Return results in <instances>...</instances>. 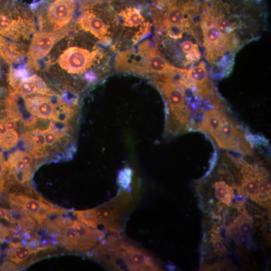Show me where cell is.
Wrapping results in <instances>:
<instances>
[{"instance_id": "9c48e42d", "label": "cell", "mask_w": 271, "mask_h": 271, "mask_svg": "<svg viewBox=\"0 0 271 271\" xmlns=\"http://www.w3.org/2000/svg\"><path fill=\"white\" fill-rule=\"evenodd\" d=\"M186 78L192 87L194 94L202 100H209L211 104L217 101L219 98L210 82L208 72L203 61L191 67L186 71Z\"/></svg>"}, {"instance_id": "9a60e30c", "label": "cell", "mask_w": 271, "mask_h": 271, "mask_svg": "<svg viewBox=\"0 0 271 271\" xmlns=\"http://www.w3.org/2000/svg\"><path fill=\"white\" fill-rule=\"evenodd\" d=\"M146 57L137 53L132 49L117 54L115 59V70L143 75L144 61Z\"/></svg>"}, {"instance_id": "8992f818", "label": "cell", "mask_w": 271, "mask_h": 271, "mask_svg": "<svg viewBox=\"0 0 271 271\" xmlns=\"http://www.w3.org/2000/svg\"><path fill=\"white\" fill-rule=\"evenodd\" d=\"M76 7L74 0H51L41 15H38L40 29L56 32L66 26Z\"/></svg>"}, {"instance_id": "603a6c76", "label": "cell", "mask_w": 271, "mask_h": 271, "mask_svg": "<svg viewBox=\"0 0 271 271\" xmlns=\"http://www.w3.org/2000/svg\"><path fill=\"white\" fill-rule=\"evenodd\" d=\"M119 16L123 21V25L125 26L137 27L144 21L140 11L136 8H127L122 11Z\"/></svg>"}, {"instance_id": "8fae6325", "label": "cell", "mask_w": 271, "mask_h": 271, "mask_svg": "<svg viewBox=\"0 0 271 271\" xmlns=\"http://www.w3.org/2000/svg\"><path fill=\"white\" fill-rule=\"evenodd\" d=\"M25 107L32 115L42 119H52L56 121L59 113L61 103V97L58 94L45 95H24Z\"/></svg>"}, {"instance_id": "30bf717a", "label": "cell", "mask_w": 271, "mask_h": 271, "mask_svg": "<svg viewBox=\"0 0 271 271\" xmlns=\"http://www.w3.org/2000/svg\"><path fill=\"white\" fill-rule=\"evenodd\" d=\"M96 54V51L90 52L82 48L71 47L59 56L58 63L69 73L81 74L93 65Z\"/></svg>"}, {"instance_id": "4dcf8cb0", "label": "cell", "mask_w": 271, "mask_h": 271, "mask_svg": "<svg viewBox=\"0 0 271 271\" xmlns=\"http://www.w3.org/2000/svg\"><path fill=\"white\" fill-rule=\"evenodd\" d=\"M10 214L11 210L0 207V218L5 219L8 221L10 222Z\"/></svg>"}, {"instance_id": "ffe728a7", "label": "cell", "mask_w": 271, "mask_h": 271, "mask_svg": "<svg viewBox=\"0 0 271 271\" xmlns=\"http://www.w3.org/2000/svg\"><path fill=\"white\" fill-rule=\"evenodd\" d=\"M25 54L21 46L0 35V57L6 62L13 64L21 61Z\"/></svg>"}, {"instance_id": "83f0119b", "label": "cell", "mask_w": 271, "mask_h": 271, "mask_svg": "<svg viewBox=\"0 0 271 271\" xmlns=\"http://www.w3.org/2000/svg\"><path fill=\"white\" fill-rule=\"evenodd\" d=\"M151 42L149 40H146L142 42L139 46V54L144 57H146L149 52Z\"/></svg>"}, {"instance_id": "d6986e66", "label": "cell", "mask_w": 271, "mask_h": 271, "mask_svg": "<svg viewBox=\"0 0 271 271\" xmlns=\"http://www.w3.org/2000/svg\"><path fill=\"white\" fill-rule=\"evenodd\" d=\"M7 250L6 257L22 267L30 263L35 253L38 251L28 245L20 242H11Z\"/></svg>"}, {"instance_id": "277c9868", "label": "cell", "mask_w": 271, "mask_h": 271, "mask_svg": "<svg viewBox=\"0 0 271 271\" xmlns=\"http://www.w3.org/2000/svg\"><path fill=\"white\" fill-rule=\"evenodd\" d=\"M105 236L102 230L80 220L67 219L55 239L58 244L68 250L85 251L93 248Z\"/></svg>"}, {"instance_id": "7a4b0ae2", "label": "cell", "mask_w": 271, "mask_h": 271, "mask_svg": "<svg viewBox=\"0 0 271 271\" xmlns=\"http://www.w3.org/2000/svg\"><path fill=\"white\" fill-rule=\"evenodd\" d=\"M180 74L156 75L152 79L165 100V132L167 136H177L192 128V114L185 92L188 86L182 73L177 77Z\"/></svg>"}, {"instance_id": "4316f807", "label": "cell", "mask_w": 271, "mask_h": 271, "mask_svg": "<svg viewBox=\"0 0 271 271\" xmlns=\"http://www.w3.org/2000/svg\"><path fill=\"white\" fill-rule=\"evenodd\" d=\"M15 152L25 164L34 168V159L30 153L19 150Z\"/></svg>"}, {"instance_id": "f546056e", "label": "cell", "mask_w": 271, "mask_h": 271, "mask_svg": "<svg viewBox=\"0 0 271 271\" xmlns=\"http://www.w3.org/2000/svg\"><path fill=\"white\" fill-rule=\"evenodd\" d=\"M13 233L12 229L6 228L0 224V242L7 237H12Z\"/></svg>"}, {"instance_id": "f1b7e54d", "label": "cell", "mask_w": 271, "mask_h": 271, "mask_svg": "<svg viewBox=\"0 0 271 271\" xmlns=\"http://www.w3.org/2000/svg\"><path fill=\"white\" fill-rule=\"evenodd\" d=\"M151 24L149 22H146L142 24L140 28V31L135 35V41L139 40L141 37L147 35L150 32Z\"/></svg>"}, {"instance_id": "7402d4cb", "label": "cell", "mask_w": 271, "mask_h": 271, "mask_svg": "<svg viewBox=\"0 0 271 271\" xmlns=\"http://www.w3.org/2000/svg\"><path fill=\"white\" fill-rule=\"evenodd\" d=\"M213 188L216 198L222 203L230 206L234 197L233 187L225 181L220 180L214 182Z\"/></svg>"}, {"instance_id": "4fadbf2b", "label": "cell", "mask_w": 271, "mask_h": 271, "mask_svg": "<svg viewBox=\"0 0 271 271\" xmlns=\"http://www.w3.org/2000/svg\"><path fill=\"white\" fill-rule=\"evenodd\" d=\"M8 81L13 91L24 95L39 94L51 96L57 94L37 74L25 78H17L8 75Z\"/></svg>"}, {"instance_id": "3957f363", "label": "cell", "mask_w": 271, "mask_h": 271, "mask_svg": "<svg viewBox=\"0 0 271 271\" xmlns=\"http://www.w3.org/2000/svg\"><path fill=\"white\" fill-rule=\"evenodd\" d=\"M33 16L13 0H0V34L15 41L28 38L35 31Z\"/></svg>"}, {"instance_id": "7c38bea8", "label": "cell", "mask_w": 271, "mask_h": 271, "mask_svg": "<svg viewBox=\"0 0 271 271\" xmlns=\"http://www.w3.org/2000/svg\"><path fill=\"white\" fill-rule=\"evenodd\" d=\"M240 213L226 227L228 236L238 244L247 245L250 241L249 235L253 230V219L248 211L242 208V203L237 204Z\"/></svg>"}, {"instance_id": "5b68a950", "label": "cell", "mask_w": 271, "mask_h": 271, "mask_svg": "<svg viewBox=\"0 0 271 271\" xmlns=\"http://www.w3.org/2000/svg\"><path fill=\"white\" fill-rule=\"evenodd\" d=\"M212 139L220 148L234 151L245 155H250L252 153L243 131L236 122L227 115L225 116Z\"/></svg>"}, {"instance_id": "6da1fadb", "label": "cell", "mask_w": 271, "mask_h": 271, "mask_svg": "<svg viewBox=\"0 0 271 271\" xmlns=\"http://www.w3.org/2000/svg\"><path fill=\"white\" fill-rule=\"evenodd\" d=\"M89 252L90 256L112 270H161L147 251L116 234L102 240Z\"/></svg>"}, {"instance_id": "2e32d148", "label": "cell", "mask_w": 271, "mask_h": 271, "mask_svg": "<svg viewBox=\"0 0 271 271\" xmlns=\"http://www.w3.org/2000/svg\"><path fill=\"white\" fill-rule=\"evenodd\" d=\"M20 138L25 147L35 159H41L48 155L42 130L38 128L29 129L21 134Z\"/></svg>"}, {"instance_id": "5bb4252c", "label": "cell", "mask_w": 271, "mask_h": 271, "mask_svg": "<svg viewBox=\"0 0 271 271\" xmlns=\"http://www.w3.org/2000/svg\"><path fill=\"white\" fill-rule=\"evenodd\" d=\"M183 69L170 64L161 55L157 48L152 46L144 59L143 75L152 74L155 75L173 76Z\"/></svg>"}, {"instance_id": "ac0fdd59", "label": "cell", "mask_w": 271, "mask_h": 271, "mask_svg": "<svg viewBox=\"0 0 271 271\" xmlns=\"http://www.w3.org/2000/svg\"><path fill=\"white\" fill-rule=\"evenodd\" d=\"M226 115L219 109H211L204 112L202 119L196 129L202 131L211 138L214 136L224 120Z\"/></svg>"}, {"instance_id": "e0dca14e", "label": "cell", "mask_w": 271, "mask_h": 271, "mask_svg": "<svg viewBox=\"0 0 271 271\" xmlns=\"http://www.w3.org/2000/svg\"><path fill=\"white\" fill-rule=\"evenodd\" d=\"M77 23L82 29L90 32L98 39L103 40L106 38L107 27L91 11H84L79 17Z\"/></svg>"}, {"instance_id": "44dd1931", "label": "cell", "mask_w": 271, "mask_h": 271, "mask_svg": "<svg viewBox=\"0 0 271 271\" xmlns=\"http://www.w3.org/2000/svg\"><path fill=\"white\" fill-rule=\"evenodd\" d=\"M164 27L172 26L183 27L188 29L184 13L180 4L177 0H173L165 16Z\"/></svg>"}, {"instance_id": "ba28073f", "label": "cell", "mask_w": 271, "mask_h": 271, "mask_svg": "<svg viewBox=\"0 0 271 271\" xmlns=\"http://www.w3.org/2000/svg\"><path fill=\"white\" fill-rule=\"evenodd\" d=\"M68 30L46 32L41 31L34 33L27 54V67L29 70L39 69L38 60L49 53L54 44L67 34Z\"/></svg>"}, {"instance_id": "cb8c5ba5", "label": "cell", "mask_w": 271, "mask_h": 271, "mask_svg": "<svg viewBox=\"0 0 271 271\" xmlns=\"http://www.w3.org/2000/svg\"><path fill=\"white\" fill-rule=\"evenodd\" d=\"M19 141L17 130L9 131L4 136L0 137V148L3 151H9L15 147Z\"/></svg>"}, {"instance_id": "484cf974", "label": "cell", "mask_w": 271, "mask_h": 271, "mask_svg": "<svg viewBox=\"0 0 271 271\" xmlns=\"http://www.w3.org/2000/svg\"><path fill=\"white\" fill-rule=\"evenodd\" d=\"M131 170L126 168L121 170L118 176L119 184L123 187H127L131 180Z\"/></svg>"}, {"instance_id": "d4e9b609", "label": "cell", "mask_w": 271, "mask_h": 271, "mask_svg": "<svg viewBox=\"0 0 271 271\" xmlns=\"http://www.w3.org/2000/svg\"><path fill=\"white\" fill-rule=\"evenodd\" d=\"M211 242L215 252L221 253L225 252L226 248L221 237L217 233L211 234Z\"/></svg>"}, {"instance_id": "52a82bcc", "label": "cell", "mask_w": 271, "mask_h": 271, "mask_svg": "<svg viewBox=\"0 0 271 271\" xmlns=\"http://www.w3.org/2000/svg\"><path fill=\"white\" fill-rule=\"evenodd\" d=\"M10 205L18 207L29 214L37 222L39 227L50 215L67 212L46 201L41 196L36 197L23 194L7 195Z\"/></svg>"}]
</instances>
